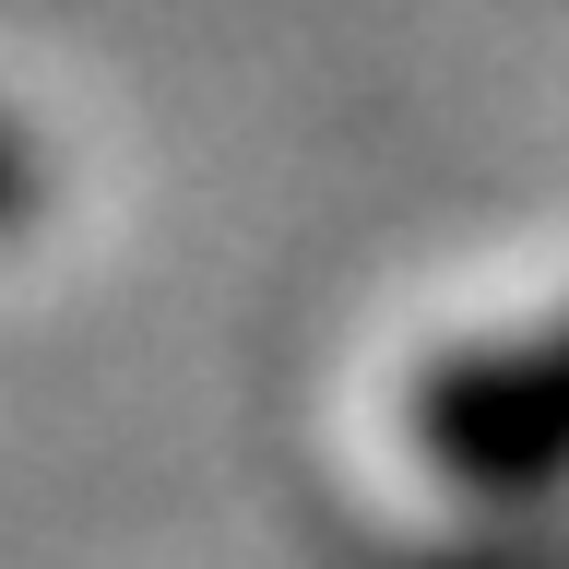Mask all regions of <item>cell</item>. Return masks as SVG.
<instances>
[{"label": "cell", "instance_id": "obj_1", "mask_svg": "<svg viewBox=\"0 0 569 569\" xmlns=\"http://www.w3.org/2000/svg\"><path fill=\"white\" fill-rule=\"evenodd\" d=\"M416 439L451 487H558L569 475V320L522 332L487 356H439L416 391Z\"/></svg>", "mask_w": 569, "mask_h": 569}, {"label": "cell", "instance_id": "obj_2", "mask_svg": "<svg viewBox=\"0 0 569 569\" xmlns=\"http://www.w3.org/2000/svg\"><path fill=\"white\" fill-rule=\"evenodd\" d=\"M24 213H36V154H24L12 131H0V238H12Z\"/></svg>", "mask_w": 569, "mask_h": 569}]
</instances>
